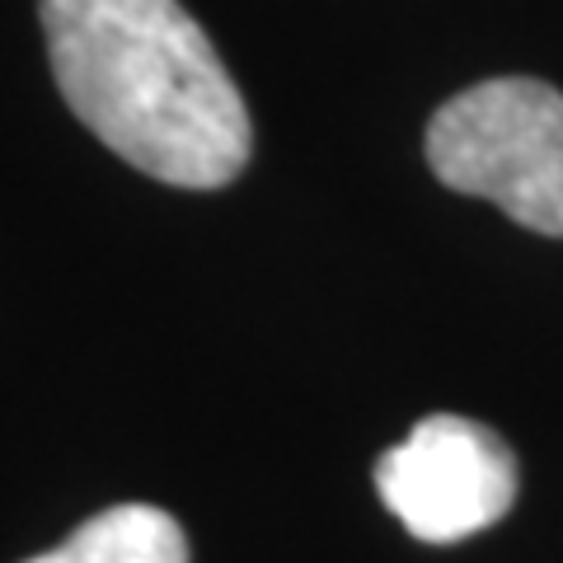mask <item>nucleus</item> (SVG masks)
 I'll list each match as a JSON object with an SVG mask.
<instances>
[{"label":"nucleus","mask_w":563,"mask_h":563,"mask_svg":"<svg viewBox=\"0 0 563 563\" xmlns=\"http://www.w3.org/2000/svg\"><path fill=\"white\" fill-rule=\"evenodd\" d=\"M24 563H188L184 526L161 507L122 503L76 526V536Z\"/></svg>","instance_id":"20e7f679"},{"label":"nucleus","mask_w":563,"mask_h":563,"mask_svg":"<svg viewBox=\"0 0 563 563\" xmlns=\"http://www.w3.org/2000/svg\"><path fill=\"white\" fill-rule=\"evenodd\" d=\"M428 165L451 192L488 198L563 240V95L531 76L479 80L428 122Z\"/></svg>","instance_id":"f03ea898"},{"label":"nucleus","mask_w":563,"mask_h":563,"mask_svg":"<svg viewBox=\"0 0 563 563\" xmlns=\"http://www.w3.org/2000/svg\"><path fill=\"white\" fill-rule=\"evenodd\" d=\"M376 493L409 536L455 544L512 512L517 461L484 422L432 413L376 461Z\"/></svg>","instance_id":"7ed1b4c3"},{"label":"nucleus","mask_w":563,"mask_h":563,"mask_svg":"<svg viewBox=\"0 0 563 563\" xmlns=\"http://www.w3.org/2000/svg\"><path fill=\"white\" fill-rule=\"evenodd\" d=\"M43 33L70 113L141 174L225 188L250 165V109L179 0H43Z\"/></svg>","instance_id":"f257e3e1"}]
</instances>
